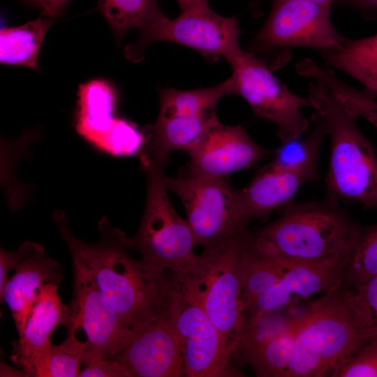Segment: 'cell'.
<instances>
[{"mask_svg": "<svg viewBox=\"0 0 377 377\" xmlns=\"http://www.w3.org/2000/svg\"><path fill=\"white\" fill-rule=\"evenodd\" d=\"M53 219L71 254L87 265L105 300L133 333L164 313L172 274L156 273L130 257L125 234L108 218L98 223L101 239L95 244L72 235L64 212H55Z\"/></svg>", "mask_w": 377, "mask_h": 377, "instance_id": "obj_1", "label": "cell"}, {"mask_svg": "<svg viewBox=\"0 0 377 377\" xmlns=\"http://www.w3.org/2000/svg\"><path fill=\"white\" fill-rule=\"evenodd\" d=\"M281 209L278 219L246 232V244L288 267L349 260L362 226L341 203L292 200Z\"/></svg>", "mask_w": 377, "mask_h": 377, "instance_id": "obj_2", "label": "cell"}, {"mask_svg": "<svg viewBox=\"0 0 377 377\" xmlns=\"http://www.w3.org/2000/svg\"><path fill=\"white\" fill-rule=\"evenodd\" d=\"M307 97L330 139L326 198L377 209V154L357 124L359 117L320 82H309Z\"/></svg>", "mask_w": 377, "mask_h": 377, "instance_id": "obj_3", "label": "cell"}, {"mask_svg": "<svg viewBox=\"0 0 377 377\" xmlns=\"http://www.w3.org/2000/svg\"><path fill=\"white\" fill-rule=\"evenodd\" d=\"M377 334L359 316L342 282L297 316L294 357L288 377H322Z\"/></svg>", "mask_w": 377, "mask_h": 377, "instance_id": "obj_4", "label": "cell"}, {"mask_svg": "<svg viewBox=\"0 0 377 377\" xmlns=\"http://www.w3.org/2000/svg\"><path fill=\"white\" fill-rule=\"evenodd\" d=\"M163 168H143L147 179L145 207L136 235L131 239L126 237L125 244L142 254L140 261L149 269L181 278L196 261L197 243L186 220L178 215L170 201Z\"/></svg>", "mask_w": 377, "mask_h": 377, "instance_id": "obj_5", "label": "cell"}, {"mask_svg": "<svg viewBox=\"0 0 377 377\" xmlns=\"http://www.w3.org/2000/svg\"><path fill=\"white\" fill-rule=\"evenodd\" d=\"M168 191L182 202L197 245L203 252L229 249L246 233L248 223L240 209L238 190L225 178L186 173L165 177Z\"/></svg>", "mask_w": 377, "mask_h": 377, "instance_id": "obj_6", "label": "cell"}, {"mask_svg": "<svg viewBox=\"0 0 377 377\" xmlns=\"http://www.w3.org/2000/svg\"><path fill=\"white\" fill-rule=\"evenodd\" d=\"M242 239L224 251L202 252L186 274L176 278L201 305L231 356L245 321L241 306Z\"/></svg>", "mask_w": 377, "mask_h": 377, "instance_id": "obj_7", "label": "cell"}, {"mask_svg": "<svg viewBox=\"0 0 377 377\" xmlns=\"http://www.w3.org/2000/svg\"><path fill=\"white\" fill-rule=\"evenodd\" d=\"M227 61L232 68L233 94L242 96L256 117L273 122L282 142L300 138L309 126L302 112L311 107L308 97L291 91L253 52L241 49Z\"/></svg>", "mask_w": 377, "mask_h": 377, "instance_id": "obj_8", "label": "cell"}, {"mask_svg": "<svg viewBox=\"0 0 377 377\" xmlns=\"http://www.w3.org/2000/svg\"><path fill=\"white\" fill-rule=\"evenodd\" d=\"M240 34L236 19L221 16L209 7L181 12L172 20L163 15L140 30L138 40L126 47L125 55L139 61L148 45L166 41L191 47L209 61L221 57L228 61L241 50Z\"/></svg>", "mask_w": 377, "mask_h": 377, "instance_id": "obj_9", "label": "cell"}, {"mask_svg": "<svg viewBox=\"0 0 377 377\" xmlns=\"http://www.w3.org/2000/svg\"><path fill=\"white\" fill-rule=\"evenodd\" d=\"M164 313L177 335L185 376L217 377L228 373L232 356L199 302L174 276Z\"/></svg>", "mask_w": 377, "mask_h": 377, "instance_id": "obj_10", "label": "cell"}, {"mask_svg": "<svg viewBox=\"0 0 377 377\" xmlns=\"http://www.w3.org/2000/svg\"><path fill=\"white\" fill-rule=\"evenodd\" d=\"M74 291L64 323L67 332L81 328L87 337L84 364L112 358L133 334L105 300L94 275L77 256L71 254Z\"/></svg>", "mask_w": 377, "mask_h": 377, "instance_id": "obj_11", "label": "cell"}, {"mask_svg": "<svg viewBox=\"0 0 377 377\" xmlns=\"http://www.w3.org/2000/svg\"><path fill=\"white\" fill-rule=\"evenodd\" d=\"M330 10L310 0H273L270 14L252 47L260 52L293 47L321 52L336 47L346 37L333 27Z\"/></svg>", "mask_w": 377, "mask_h": 377, "instance_id": "obj_12", "label": "cell"}, {"mask_svg": "<svg viewBox=\"0 0 377 377\" xmlns=\"http://www.w3.org/2000/svg\"><path fill=\"white\" fill-rule=\"evenodd\" d=\"M186 151L190 158L186 173L214 178L250 168L273 153L253 141L242 126L220 122Z\"/></svg>", "mask_w": 377, "mask_h": 377, "instance_id": "obj_13", "label": "cell"}, {"mask_svg": "<svg viewBox=\"0 0 377 377\" xmlns=\"http://www.w3.org/2000/svg\"><path fill=\"white\" fill-rule=\"evenodd\" d=\"M112 358L121 363L131 376L185 375L177 335L164 313L134 332L121 351Z\"/></svg>", "mask_w": 377, "mask_h": 377, "instance_id": "obj_14", "label": "cell"}, {"mask_svg": "<svg viewBox=\"0 0 377 377\" xmlns=\"http://www.w3.org/2000/svg\"><path fill=\"white\" fill-rule=\"evenodd\" d=\"M348 260L295 265L262 293L244 311L245 318H254L278 312L297 302L340 284Z\"/></svg>", "mask_w": 377, "mask_h": 377, "instance_id": "obj_15", "label": "cell"}, {"mask_svg": "<svg viewBox=\"0 0 377 377\" xmlns=\"http://www.w3.org/2000/svg\"><path fill=\"white\" fill-rule=\"evenodd\" d=\"M20 247L22 258L0 295L1 302H6L11 311L19 336L24 331L40 288L47 283L59 285L62 279L59 265L45 256L41 245L25 242Z\"/></svg>", "mask_w": 377, "mask_h": 377, "instance_id": "obj_16", "label": "cell"}, {"mask_svg": "<svg viewBox=\"0 0 377 377\" xmlns=\"http://www.w3.org/2000/svg\"><path fill=\"white\" fill-rule=\"evenodd\" d=\"M68 306L58 294V285L47 283L40 289L30 311L25 327L19 339L13 342L10 359L28 376L32 364L51 343L50 337L59 325H64Z\"/></svg>", "mask_w": 377, "mask_h": 377, "instance_id": "obj_17", "label": "cell"}, {"mask_svg": "<svg viewBox=\"0 0 377 377\" xmlns=\"http://www.w3.org/2000/svg\"><path fill=\"white\" fill-rule=\"evenodd\" d=\"M316 168L291 172H274L261 168L250 183L238 190L242 216L249 224L282 208L307 182L317 177Z\"/></svg>", "mask_w": 377, "mask_h": 377, "instance_id": "obj_18", "label": "cell"}, {"mask_svg": "<svg viewBox=\"0 0 377 377\" xmlns=\"http://www.w3.org/2000/svg\"><path fill=\"white\" fill-rule=\"evenodd\" d=\"M216 113L193 117H158L148 127L141 154L142 167L164 166L170 151H186L219 123Z\"/></svg>", "mask_w": 377, "mask_h": 377, "instance_id": "obj_19", "label": "cell"}, {"mask_svg": "<svg viewBox=\"0 0 377 377\" xmlns=\"http://www.w3.org/2000/svg\"><path fill=\"white\" fill-rule=\"evenodd\" d=\"M297 317L279 331L239 343L233 354L249 364L257 376L288 377L295 345Z\"/></svg>", "mask_w": 377, "mask_h": 377, "instance_id": "obj_20", "label": "cell"}, {"mask_svg": "<svg viewBox=\"0 0 377 377\" xmlns=\"http://www.w3.org/2000/svg\"><path fill=\"white\" fill-rule=\"evenodd\" d=\"M115 95L105 81L92 80L80 87L76 129L87 140L103 150L116 118Z\"/></svg>", "mask_w": 377, "mask_h": 377, "instance_id": "obj_21", "label": "cell"}, {"mask_svg": "<svg viewBox=\"0 0 377 377\" xmlns=\"http://www.w3.org/2000/svg\"><path fill=\"white\" fill-rule=\"evenodd\" d=\"M320 53L327 66L344 71L362 84L377 82V34L357 40L346 38Z\"/></svg>", "mask_w": 377, "mask_h": 377, "instance_id": "obj_22", "label": "cell"}, {"mask_svg": "<svg viewBox=\"0 0 377 377\" xmlns=\"http://www.w3.org/2000/svg\"><path fill=\"white\" fill-rule=\"evenodd\" d=\"M52 21L39 17L0 31V61L3 64L37 68L39 50Z\"/></svg>", "mask_w": 377, "mask_h": 377, "instance_id": "obj_23", "label": "cell"}, {"mask_svg": "<svg viewBox=\"0 0 377 377\" xmlns=\"http://www.w3.org/2000/svg\"><path fill=\"white\" fill-rule=\"evenodd\" d=\"M233 94L230 77L216 86L193 90L160 89L158 117H193L216 113L218 101Z\"/></svg>", "mask_w": 377, "mask_h": 377, "instance_id": "obj_24", "label": "cell"}, {"mask_svg": "<svg viewBox=\"0 0 377 377\" xmlns=\"http://www.w3.org/2000/svg\"><path fill=\"white\" fill-rule=\"evenodd\" d=\"M244 237L241 241L240 258L241 306L244 313L262 293L282 277L290 267L249 247L244 242Z\"/></svg>", "mask_w": 377, "mask_h": 377, "instance_id": "obj_25", "label": "cell"}, {"mask_svg": "<svg viewBox=\"0 0 377 377\" xmlns=\"http://www.w3.org/2000/svg\"><path fill=\"white\" fill-rule=\"evenodd\" d=\"M66 340L55 346L52 343L35 358L28 376L75 377L84 363L87 345L79 341L74 332H67Z\"/></svg>", "mask_w": 377, "mask_h": 377, "instance_id": "obj_26", "label": "cell"}, {"mask_svg": "<svg viewBox=\"0 0 377 377\" xmlns=\"http://www.w3.org/2000/svg\"><path fill=\"white\" fill-rule=\"evenodd\" d=\"M314 127L304 140L300 138L283 142L272 153V160L264 168L274 172H291L306 168H317L319 151L327 135L320 117L314 113Z\"/></svg>", "mask_w": 377, "mask_h": 377, "instance_id": "obj_27", "label": "cell"}, {"mask_svg": "<svg viewBox=\"0 0 377 377\" xmlns=\"http://www.w3.org/2000/svg\"><path fill=\"white\" fill-rule=\"evenodd\" d=\"M98 3L118 41L131 29L140 30L164 15L156 0H98Z\"/></svg>", "mask_w": 377, "mask_h": 377, "instance_id": "obj_28", "label": "cell"}, {"mask_svg": "<svg viewBox=\"0 0 377 377\" xmlns=\"http://www.w3.org/2000/svg\"><path fill=\"white\" fill-rule=\"evenodd\" d=\"M309 76L325 84L358 117L365 119L377 128V96L371 91L365 87L353 88L338 79L332 71L318 64L311 68Z\"/></svg>", "mask_w": 377, "mask_h": 377, "instance_id": "obj_29", "label": "cell"}, {"mask_svg": "<svg viewBox=\"0 0 377 377\" xmlns=\"http://www.w3.org/2000/svg\"><path fill=\"white\" fill-rule=\"evenodd\" d=\"M377 274V223L362 226L347 263L343 283L353 288Z\"/></svg>", "mask_w": 377, "mask_h": 377, "instance_id": "obj_30", "label": "cell"}, {"mask_svg": "<svg viewBox=\"0 0 377 377\" xmlns=\"http://www.w3.org/2000/svg\"><path fill=\"white\" fill-rule=\"evenodd\" d=\"M331 377H377V334L331 373Z\"/></svg>", "mask_w": 377, "mask_h": 377, "instance_id": "obj_31", "label": "cell"}, {"mask_svg": "<svg viewBox=\"0 0 377 377\" xmlns=\"http://www.w3.org/2000/svg\"><path fill=\"white\" fill-rule=\"evenodd\" d=\"M142 133L131 123L116 118L108 135L103 151L114 156L136 154L142 147Z\"/></svg>", "mask_w": 377, "mask_h": 377, "instance_id": "obj_32", "label": "cell"}, {"mask_svg": "<svg viewBox=\"0 0 377 377\" xmlns=\"http://www.w3.org/2000/svg\"><path fill=\"white\" fill-rule=\"evenodd\" d=\"M350 290L355 306L364 324L369 328L377 329V274Z\"/></svg>", "mask_w": 377, "mask_h": 377, "instance_id": "obj_33", "label": "cell"}, {"mask_svg": "<svg viewBox=\"0 0 377 377\" xmlns=\"http://www.w3.org/2000/svg\"><path fill=\"white\" fill-rule=\"evenodd\" d=\"M80 377H131L126 367L113 358H104L85 364Z\"/></svg>", "mask_w": 377, "mask_h": 377, "instance_id": "obj_34", "label": "cell"}, {"mask_svg": "<svg viewBox=\"0 0 377 377\" xmlns=\"http://www.w3.org/2000/svg\"><path fill=\"white\" fill-rule=\"evenodd\" d=\"M21 247L13 252L1 249L0 251V295H2L10 270L15 269L22 258Z\"/></svg>", "mask_w": 377, "mask_h": 377, "instance_id": "obj_35", "label": "cell"}, {"mask_svg": "<svg viewBox=\"0 0 377 377\" xmlns=\"http://www.w3.org/2000/svg\"><path fill=\"white\" fill-rule=\"evenodd\" d=\"M70 0H30L37 6L47 17L54 18L60 15Z\"/></svg>", "mask_w": 377, "mask_h": 377, "instance_id": "obj_36", "label": "cell"}, {"mask_svg": "<svg viewBox=\"0 0 377 377\" xmlns=\"http://www.w3.org/2000/svg\"><path fill=\"white\" fill-rule=\"evenodd\" d=\"M176 1L179 6L181 12L209 7L208 3H207V0H176Z\"/></svg>", "mask_w": 377, "mask_h": 377, "instance_id": "obj_37", "label": "cell"}, {"mask_svg": "<svg viewBox=\"0 0 377 377\" xmlns=\"http://www.w3.org/2000/svg\"><path fill=\"white\" fill-rule=\"evenodd\" d=\"M358 6L377 8V0H346Z\"/></svg>", "mask_w": 377, "mask_h": 377, "instance_id": "obj_38", "label": "cell"}, {"mask_svg": "<svg viewBox=\"0 0 377 377\" xmlns=\"http://www.w3.org/2000/svg\"><path fill=\"white\" fill-rule=\"evenodd\" d=\"M363 85L365 88L371 91L377 96V82H367Z\"/></svg>", "mask_w": 377, "mask_h": 377, "instance_id": "obj_39", "label": "cell"}, {"mask_svg": "<svg viewBox=\"0 0 377 377\" xmlns=\"http://www.w3.org/2000/svg\"><path fill=\"white\" fill-rule=\"evenodd\" d=\"M310 1H313L315 3H317L320 4V5L330 8L332 2L334 0H310Z\"/></svg>", "mask_w": 377, "mask_h": 377, "instance_id": "obj_40", "label": "cell"}, {"mask_svg": "<svg viewBox=\"0 0 377 377\" xmlns=\"http://www.w3.org/2000/svg\"><path fill=\"white\" fill-rule=\"evenodd\" d=\"M27 1H30V0H27Z\"/></svg>", "mask_w": 377, "mask_h": 377, "instance_id": "obj_41", "label": "cell"}]
</instances>
